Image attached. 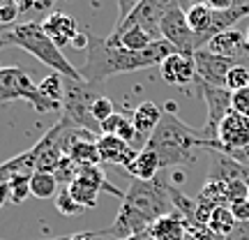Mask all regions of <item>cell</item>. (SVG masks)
<instances>
[{"label": "cell", "mask_w": 249, "mask_h": 240, "mask_svg": "<svg viewBox=\"0 0 249 240\" xmlns=\"http://www.w3.org/2000/svg\"><path fill=\"white\" fill-rule=\"evenodd\" d=\"M171 187L166 180H132L127 192L120 199V208L113 224L99 231L102 238L124 240L132 236L148 233L152 222H157L164 215L176 213Z\"/></svg>", "instance_id": "obj_1"}, {"label": "cell", "mask_w": 249, "mask_h": 240, "mask_svg": "<svg viewBox=\"0 0 249 240\" xmlns=\"http://www.w3.org/2000/svg\"><path fill=\"white\" fill-rule=\"evenodd\" d=\"M176 49L169 42H155L145 51H127L123 46H111L107 37H97L88 33V46H86V62L81 67V81L102 86L107 79L124 74V72H136L145 67H160Z\"/></svg>", "instance_id": "obj_2"}, {"label": "cell", "mask_w": 249, "mask_h": 240, "mask_svg": "<svg viewBox=\"0 0 249 240\" xmlns=\"http://www.w3.org/2000/svg\"><path fill=\"white\" fill-rule=\"evenodd\" d=\"M143 148L152 150L160 157L161 169L171 166H185L196 160V148H205V139L201 129H194L192 125L180 120L173 111V104L164 109L157 129L148 136Z\"/></svg>", "instance_id": "obj_3"}, {"label": "cell", "mask_w": 249, "mask_h": 240, "mask_svg": "<svg viewBox=\"0 0 249 240\" xmlns=\"http://www.w3.org/2000/svg\"><path fill=\"white\" fill-rule=\"evenodd\" d=\"M18 46L44 62L51 72H58L65 79H81V72L67 60L62 49L53 44V39L44 33L42 23L35 21H17V23H0V49Z\"/></svg>", "instance_id": "obj_4"}, {"label": "cell", "mask_w": 249, "mask_h": 240, "mask_svg": "<svg viewBox=\"0 0 249 240\" xmlns=\"http://www.w3.org/2000/svg\"><path fill=\"white\" fill-rule=\"evenodd\" d=\"M70 125V120L60 116V120L30 148L12 160H5L0 164V183H7L14 176H33V173H55L60 160L65 157L62 150V132Z\"/></svg>", "instance_id": "obj_5"}, {"label": "cell", "mask_w": 249, "mask_h": 240, "mask_svg": "<svg viewBox=\"0 0 249 240\" xmlns=\"http://www.w3.org/2000/svg\"><path fill=\"white\" fill-rule=\"evenodd\" d=\"M104 92L95 83H86L81 79H65V102H62V116L71 125L92 134H102L99 123L92 118V104Z\"/></svg>", "instance_id": "obj_6"}, {"label": "cell", "mask_w": 249, "mask_h": 240, "mask_svg": "<svg viewBox=\"0 0 249 240\" xmlns=\"http://www.w3.org/2000/svg\"><path fill=\"white\" fill-rule=\"evenodd\" d=\"M196 86L201 90V97H203L205 109H208V116H205V125L201 127V134H203V139H205V148L213 150V146L217 143L219 125L233 111V107H231L233 92L226 88L210 86V83H201V81H196Z\"/></svg>", "instance_id": "obj_7"}, {"label": "cell", "mask_w": 249, "mask_h": 240, "mask_svg": "<svg viewBox=\"0 0 249 240\" xmlns=\"http://www.w3.org/2000/svg\"><path fill=\"white\" fill-rule=\"evenodd\" d=\"M67 189H70L71 196L76 199V203L83 205V208H95L102 192H108V194L123 199V192L107 183L102 166H86V169H81L79 176L74 178V183H71Z\"/></svg>", "instance_id": "obj_8"}, {"label": "cell", "mask_w": 249, "mask_h": 240, "mask_svg": "<svg viewBox=\"0 0 249 240\" xmlns=\"http://www.w3.org/2000/svg\"><path fill=\"white\" fill-rule=\"evenodd\" d=\"M249 148V120L242 118L240 113L231 111L222 120L219 132H217V143L213 146L214 152H224L229 157H238L242 150ZM210 150V152H213Z\"/></svg>", "instance_id": "obj_9"}, {"label": "cell", "mask_w": 249, "mask_h": 240, "mask_svg": "<svg viewBox=\"0 0 249 240\" xmlns=\"http://www.w3.org/2000/svg\"><path fill=\"white\" fill-rule=\"evenodd\" d=\"M173 7H180V0H141L136 9H134L129 17L124 18L123 23L116 26H139L143 28L152 39H161V18L166 17V12Z\"/></svg>", "instance_id": "obj_10"}, {"label": "cell", "mask_w": 249, "mask_h": 240, "mask_svg": "<svg viewBox=\"0 0 249 240\" xmlns=\"http://www.w3.org/2000/svg\"><path fill=\"white\" fill-rule=\"evenodd\" d=\"M17 99H23L33 104V109H37L39 104L37 83H33V79L21 67H0V104Z\"/></svg>", "instance_id": "obj_11"}, {"label": "cell", "mask_w": 249, "mask_h": 240, "mask_svg": "<svg viewBox=\"0 0 249 240\" xmlns=\"http://www.w3.org/2000/svg\"><path fill=\"white\" fill-rule=\"evenodd\" d=\"M161 39L169 42L176 51L180 54H189L194 55L198 51L196 46V35L192 33V28L187 23V14L182 7H173L166 12V17L161 18Z\"/></svg>", "instance_id": "obj_12"}, {"label": "cell", "mask_w": 249, "mask_h": 240, "mask_svg": "<svg viewBox=\"0 0 249 240\" xmlns=\"http://www.w3.org/2000/svg\"><path fill=\"white\" fill-rule=\"evenodd\" d=\"M194 62H196V81L210 83V86H217V88H224L226 86V74L235 65H240V62L231 60V58L210 54L208 49H198L194 54Z\"/></svg>", "instance_id": "obj_13"}, {"label": "cell", "mask_w": 249, "mask_h": 240, "mask_svg": "<svg viewBox=\"0 0 249 240\" xmlns=\"http://www.w3.org/2000/svg\"><path fill=\"white\" fill-rule=\"evenodd\" d=\"M205 49L210 54H217V55H224V58H231L235 62H249V46H247V35L240 33V30H226L222 35L213 37Z\"/></svg>", "instance_id": "obj_14"}, {"label": "cell", "mask_w": 249, "mask_h": 240, "mask_svg": "<svg viewBox=\"0 0 249 240\" xmlns=\"http://www.w3.org/2000/svg\"><path fill=\"white\" fill-rule=\"evenodd\" d=\"M160 74L161 79L171 83V86H189L196 83V62L194 55L189 54H171L166 60L160 65Z\"/></svg>", "instance_id": "obj_15"}, {"label": "cell", "mask_w": 249, "mask_h": 240, "mask_svg": "<svg viewBox=\"0 0 249 240\" xmlns=\"http://www.w3.org/2000/svg\"><path fill=\"white\" fill-rule=\"evenodd\" d=\"M97 150L102 164H113V166H123V169L132 164V160L139 152L136 148H132V143L123 141L118 136H107V134L97 136Z\"/></svg>", "instance_id": "obj_16"}, {"label": "cell", "mask_w": 249, "mask_h": 240, "mask_svg": "<svg viewBox=\"0 0 249 240\" xmlns=\"http://www.w3.org/2000/svg\"><path fill=\"white\" fill-rule=\"evenodd\" d=\"M37 92H39V104H37V113H53L62 111V102H65V76L58 72L46 74L42 83H37Z\"/></svg>", "instance_id": "obj_17"}, {"label": "cell", "mask_w": 249, "mask_h": 240, "mask_svg": "<svg viewBox=\"0 0 249 240\" xmlns=\"http://www.w3.org/2000/svg\"><path fill=\"white\" fill-rule=\"evenodd\" d=\"M42 28H44L46 35L53 39V44L58 49H62V46H67V44H74V39L79 37V23H76V18L65 14V12H51L42 21Z\"/></svg>", "instance_id": "obj_18"}, {"label": "cell", "mask_w": 249, "mask_h": 240, "mask_svg": "<svg viewBox=\"0 0 249 240\" xmlns=\"http://www.w3.org/2000/svg\"><path fill=\"white\" fill-rule=\"evenodd\" d=\"M107 39L111 46H123L127 51H145L148 46L157 42L139 26H116Z\"/></svg>", "instance_id": "obj_19"}, {"label": "cell", "mask_w": 249, "mask_h": 240, "mask_svg": "<svg viewBox=\"0 0 249 240\" xmlns=\"http://www.w3.org/2000/svg\"><path fill=\"white\" fill-rule=\"evenodd\" d=\"M150 240H185L187 238V222L185 217L176 210L171 215H164L148 229Z\"/></svg>", "instance_id": "obj_20"}, {"label": "cell", "mask_w": 249, "mask_h": 240, "mask_svg": "<svg viewBox=\"0 0 249 240\" xmlns=\"http://www.w3.org/2000/svg\"><path fill=\"white\" fill-rule=\"evenodd\" d=\"M160 169H161L160 157L152 150H148V148H141V150L136 152V157L132 160V164L124 171H127L134 180H155L157 173H160Z\"/></svg>", "instance_id": "obj_21"}, {"label": "cell", "mask_w": 249, "mask_h": 240, "mask_svg": "<svg viewBox=\"0 0 249 240\" xmlns=\"http://www.w3.org/2000/svg\"><path fill=\"white\" fill-rule=\"evenodd\" d=\"M161 116H164V109L157 107L155 102H141L132 113V123H134L136 134H139V136H141V134H148V136H150V134L157 129Z\"/></svg>", "instance_id": "obj_22"}, {"label": "cell", "mask_w": 249, "mask_h": 240, "mask_svg": "<svg viewBox=\"0 0 249 240\" xmlns=\"http://www.w3.org/2000/svg\"><path fill=\"white\" fill-rule=\"evenodd\" d=\"M102 134H107V136H118V139H123V141L132 143L139 134H136V129H134V123L132 118L123 116V113H113V116L108 118V120H104L102 123Z\"/></svg>", "instance_id": "obj_23"}, {"label": "cell", "mask_w": 249, "mask_h": 240, "mask_svg": "<svg viewBox=\"0 0 249 240\" xmlns=\"http://www.w3.org/2000/svg\"><path fill=\"white\" fill-rule=\"evenodd\" d=\"M208 229L219 236V238H229L235 229H238V222L233 213L229 210V205H217L213 213H210V220H208Z\"/></svg>", "instance_id": "obj_24"}, {"label": "cell", "mask_w": 249, "mask_h": 240, "mask_svg": "<svg viewBox=\"0 0 249 240\" xmlns=\"http://www.w3.org/2000/svg\"><path fill=\"white\" fill-rule=\"evenodd\" d=\"M30 194L35 199H51V196L58 194V180H55L53 173H33L30 176Z\"/></svg>", "instance_id": "obj_25"}, {"label": "cell", "mask_w": 249, "mask_h": 240, "mask_svg": "<svg viewBox=\"0 0 249 240\" xmlns=\"http://www.w3.org/2000/svg\"><path fill=\"white\" fill-rule=\"evenodd\" d=\"M53 2L55 0H18V17L26 21L42 23L39 18H46L51 14L49 9L53 7Z\"/></svg>", "instance_id": "obj_26"}, {"label": "cell", "mask_w": 249, "mask_h": 240, "mask_svg": "<svg viewBox=\"0 0 249 240\" xmlns=\"http://www.w3.org/2000/svg\"><path fill=\"white\" fill-rule=\"evenodd\" d=\"M55 208H58V213L65 215V217H76V215H81L86 210L83 205L76 203V199L71 196V192L67 187H62L60 192L55 194Z\"/></svg>", "instance_id": "obj_27"}, {"label": "cell", "mask_w": 249, "mask_h": 240, "mask_svg": "<svg viewBox=\"0 0 249 240\" xmlns=\"http://www.w3.org/2000/svg\"><path fill=\"white\" fill-rule=\"evenodd\" d=\"M226 90H231V92H238L242 88H249V62H240V65H235L229 74H226Z\"/></svg>", "instance_id": "obj_28"}, {"label": "cell", "mask_w": 249, "mask_h": 240, "mask_svg": "<svg viewBox=\"0 0 249 240\" xmlns=\"http://www.w3.org/2000/svg\"><path fill=\"white\" fill-rule=\"evenodd\" d=\"M9 185V201L12 203H23L30 196V176H14L7 180Z\"/></svg>", "instance_id": "obj_29"}, {"label": "cell", "mask_w": 249, "mask_h": 240, "mask_svg": "<svg viewBox=\"0 0 249 240\" xmlns=\"http://www.w3.org/2000/svg\"><path fill=\"white\" fill-rule=\"evenodd\" d=\"M116 113V107H113V102L107 97V95H102V97L95 99V104H92V118L99 123V127H102V123L104 120H108V118Z\"/></svg>", "instance_id": "obj_30"}, {"label": "cell", "mask_w": 249, "mask_h": 240, "mask_svg": "<svg viewBox=\"0 0 249 240\" xmlns=\"http://www.w3.org/2000/svg\"><path fill=\"white\" fill-rule=\"evenodd\" d=\"M231 107L235 113H240L242 118L249 120V88H242V90H238V92H233Z\"/></svg>", "instance_id": "obj_31"}, {"label": "cell", "mask_w": 249, "mask_h": 240, "mask_svg": "<svg viewBox=\"0 0 249 240\" xmlns=\"http://www.w3.org/2000/svg\"><path fill=\"white\" fill-rule=\"evenodd\" d=\"M18 0H0V23H17Z\"/></svg>", "instance_id": "obj_32"}, {"label": "cell", "mask_w": 249, "mask_h": 240, "mask_svg": "<svg viewBox=\"0 0 249 240\" xmlns=\"http://www.w3.org/2000/svg\"><path fill=\"white\" fill-rule=\"evenodd\" d=\"M229 210L233 213L238 224H249V199H238V201L229 203Z\"/></svg>", "instance_id": "obj_33"}, {"label": "cell", "mask_w": 249, "mask_h": 240, "mask_svg": "<svg viewBox=\"0 0 249 240\" xmlns=\"http://www.w3.org/2000/svg\"><path fill=\"white\" fill-rule=\"evenodd\" d=\"M116 2H118V23H123L124 18L136 9V5H139L141 0H116Z\"/></svg>", "instance_id": "obj_34"}, {"label": "cell", "mask_w": 249, "mask_h": 240, "mask_svg": "<svg viewBox=\"0 0 249 240\" xmlns=\"http://www.w3.org/2000/svg\"><path fill=\"white\" fill-rule=\"evenodd\" d=\"M205 5L214 12H224V9H231L233 7V0H203Z\"/></svg>", "instance_id": "obj_35"}, {"label": "cell", "mask_w": 249, "mask_h": 240, "mask_svg": "<svg viewBox=\"0 0 249 240\" xmlns=\"http://www.w3.org/2000/svg\"><path fill=\"white\" fill-rule=\"evenodd\" d=\"M9 201V185L7 183H0V208Z\"/></svg>", "instance_id": "obj_36"}, {"label": "cell", "mask_w": 249, "mask_h": 240, "mask_svg": "<svg viewBox=\"0 0 249 240\" xmlns=\"http://www.w3.org/2000/svg\"><path fill=\"white\" fill-rule=\"evenodd\" d=\"M233 7H249V0H233Z\"/></svg>", "instance_id": "obj_37"}, {"label": "cell", "mask_w": 249, "mask_h": 240, "mask_svg": "<svg viewBox=\"0 0 249 240\" xmlns=\"http://www.w3.org/2000/svg\"><path fill=\"white\" fill-rule=\"evenodd\" d=\"M124 240H148V233H141V236H132V238H124Z\"/></svg>", "instance_id": "obj_38"}, {"label": "cell", "mask_w": 249, "mask_h": 240, "mask_svg": "<svg viewBox=\"0 0 249 240\" xmlns=\"http://www.w3.org/2000/svg\"><path fill=\"white\" fill-rule=\"evenodd\" d=\"M245 35H247V46H249V28H247V33H245Z\"/></svg>", "instance_id": "obj_39"}, {"label": "cell", "mask_w": 249, "mask_h": 240, "mask_svg": "<svg viewBox=\"0 0 249 240\" xmlns=\"http://www.w3.org/2000/svg\"><path fill=\"white\" fill-rule=\"evenodd\" d=\"M148 240H150V236H148Z\"/></svg>", "instance_id": "obj_40"}, {"label": "cell", "mask_w": 249, "mask_h": 240, "mask_svg": "<svg viewBox=\"0 0 249 240\" xmlns=\"http://www.w3.org/2000/svg\"><path fill=\"white\" fill-rule=\"evenodd\" d=\"M185 240H189V238H185Z\"/></svg>", "instance_id": "obj_41"}]
</instances>
